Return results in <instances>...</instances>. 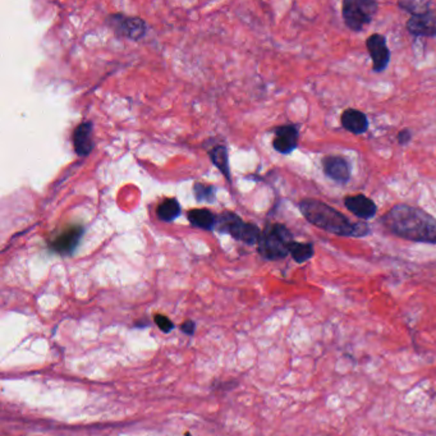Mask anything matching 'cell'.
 Masks as SVG:
<instances>
[{
  "label": "cell",
  "mask_w": 436,
  "mask_h": 436,
  "mask_svg": "<svg viewBox=\"0 0 436 436\" xmlns=\"http://www.w3.org/2000/svg\"><path fill=\"white\" fill-rule=\"evenodd\" d=\"M384 227L408 241L436 244V219L419 208L397 205L382 219Z\"/></svg>",
  "instance_id": "6da1fadb"
},
{
  "label": "cell",
  "mask_w": 436,
  "mask_h": 436,
  "mask_svg": "<svg viewBox=\"0 0 436 436\" xmlns=\"http://www.w3.org/2000/svg\"><path fill=\"white\" fill-rule=\"evenodd\" d=\"M299 210L311 224L324 230L343 237H365L370 233V228L364 223H352L338 210L334 209L323 201L305 199L299 202Z\"/></svg>",
  "instance_id": "7a4b0ae2"
},
{
  "label": "cell",
  "mask_w": 436,
  "mask_h": 436,
  "mask_svg": "<svg viewBox=\"0 0 436 436\" xmlns=\"http://www.w3.org/2000/svg\"><path fill=\"white\" fill-rule=\"evenodd\" d=\"M295 242L293 235L283 224H269L261 232L259 241V253L264 259L275 261L287 257Z\"/></svg>",
  "instance_id": "3957f363"
},
{
  "label": "cell",
  "mask_w": 436,
  "mask_h": 436,
  "mask_svg": "<svg viewBox=\"0 0 436 436\" xmlns=\"http://www.w3.org/2000/svg\"><path fill=\"white\" fill-rule=\"evenodd\" d=\"M215 229L250 246L259 244L261 237L260 228L251 223H244L237 214L230 211H224L219 215Z\"/></svg>",
  "instance_id": "277c9868"
},
{
  "label": "cell",
  "mask_w": 436,
  "mask_h": 436,
  "mask_svg": "<svg viewBox=\"0 0 436 436\" xmlns=\"http://www.w3.org/2000/svg\"><path fill=\"white\" fill-rule=\"evenodd\" d=\"M377 4L373 0H346L343 18L352 31H361L375 16Z\"/></svg>",
  "instance_id": "5b68a950"
},
{
  "label": "cell",
  "mask_w": 436,
  "mask_h": 436,
  "mask_svg": "<svg viewBox=\"0 0 436 436\" xmlns=\"http://www.w3.org/2000/svg\"><path fill=\"white\" fill-rule=\"evenodd\" d=\"M83 233L85 229L82 226H70L64 228L61 233H58L50 241V248L54 252L59 253L61 256L72 255L79 247Z\"/></svg>",
  "instance_id": "8992f818"
},
{
  "label": "cell",
  "mask_w": 436,
  "mask_h": 436,
  "mask_svg": "<svg viewBox=\"0 0 436 436\" xmlns=\"http://www.w3.org/2000/svg\"><path fill=\"white\" fill-rule=\"evenodd\" d=\"M108 23L115 30V32L131 40H140L146 34V23L141 18L112 14L108 18Z\"/></svg>",
  "instance_id": "52a82bcc"
},
{
  "label": "cell",
  "mask_w": 436,
  "mask_h": 436,
  "mask_svg": "<svg viewBox=\"0 0 436 436\" xmlns=\"http://www.w3.org/2000/svg\"><path fill=\"white\" fill-rule=\"evenodd\" d=\"M367 49L370 52V57L373 59V68L375 72H382L388 67V63L390 61V52L386 46V40L384 36L374 34L367 39Z\"/></svg>",
  "instance_id": "ba28073f"
},
{
  "label": "cell",
  "mask_w": 436,
  "mask_h": 436,
  "mask_svg": "<svg viewBox=\"0 0 436 436\" xmlns=\"http://www.w3.org/2000/svg\"><path fill=\"white\" fill-rule=\"evenodd\" d=\"M92 131H94V123L83 122L73 132L72 140L75 152L79 157H88L90 152L94 148V140H92Z\"/></svg>",
  "instance_id": "9c48e42d"
},
{
  "label": "cell",
  "mask_w": 436,
  "mask_h": 436,
  "mask_svg": "<svg viewBox=\"0 0 436 436\" xmlns=\"http://www.w3.org/2000/svg\"><path fill=\"white\" fill-rule=\"evenodd\" d=\"M298 142V130L293 124L281 126L275 130V137L272 141V146L280 154H290L297 148Z\"/></svg>",
  "instance_id": "30bf717a"
},
{
  "label": "cell",
  "mask_w": 436,
  "mask_h": 436,
  "mask_svg": "<svg viewBox=\"0 0 436 436\" xmlns=\"http://www.w3.org/2000/svg\"><path fill=\"white\" fill-rule=\"evenodd\" d=\"M324 172L334 181L346 184L350 178V166L341 157H326L323 160Z\"/></svg>",
  "instance_id": "8fae6325"
},
{
  "label": "cell",
  "mask_w": 436,
  "mask_h": 436,
  "mask_svg": "<svg viewBox=\"0 0 436 436\" xmlns=\"http://www.w3.org/2000/svg\"><path fill=\"white\" fill-rule=\"evenodd\" d=\"M344 204H346V208L352 214H355L358 218L365 219V220L374 218L376 215V211H377L375 202L366 197L365 195L348 196V197H346Z\"/></svg>",
  "instance_id": "7c38bea8"
},
{
  "label": "cell",
  "mask_w": 436,
  "mask_h": 436,
  "mask_svg": "<svg viewBox=\"0 0 436 436\" xmlns=\"http://www.w3.org/2000/svg\"><path fill=\"white\" fill-rule=\"evenodd\" d=\"M412 35L436 36V10H428L421 16H413L407 23Z\"/></svg>",
  "instance_id": "4fadbf2b"
},
{
  "label": "cell",
  "mask_w": 436,
  "mask_h": 436,
  "mask_svg": "<svg viewBox=\"0 0 436 436\" xmlns=\"http://www.w3.org/2000/svg\"><path fill=\"white\" fill-rule=\"evenodd\" d=\"M341 126L355 135L365 133L368 128V121L367 117L362 112L356 109H347L344 113L341 114Z\"/></svg>",
  "instance_id": "5bb4252c"
},
{
  "label": "cell",
  "mask_w": 436,
  "mask_h": 436,
  "mask_svg": "<svg viewBox=\"0 0 436 436\" xmlns=\"http://www.w3.org/2000/svg\"><path fill=\"white\" fill-rule=\"evenodd\" d=\"M187 218L193 227L204 230H212L217 227L218 217H215L209 209H193L188 211Z\"/></svg>",
  "instance_id": "9a60e30c"
},
{
  "label": "cell",
  "mask_w": 436,
  "mask_h": 436,
  "mask_svg": "<svg viewBox=\"0 0 436 436\" xmlns=\"http://www.w3.org/2000/svg\"><path fill=\"white\" fill-rule=\"evenodd\" d=\"M182 212L181 205L177 199H166L159 204L157 209V218L164 223H172L179 218Z\"/></svg>",
  "instance_id": "2e32d148"
},
{
  "label": "cell",
  "mask_w": 436,
  "mask_h": 436,
  "mask_svg": "<svg viewBox=\"0 0 436 436\" xmlns=\"http://www.w3.org/2000/svg\"><path fill=\"white\" fill-rule=\"evenodd\" d=\"M209 157L212 164L218 168L221 175L230 181V169H229V157L228 150L224 145H218L209 151Z\"/></svg>",
  "instance_id": "e0dca14e"
},
{
  "label": "cell",
  "mask_w": 436,
  "mask_h": 436,
  "mask_svg": "<svg viewBox=\"0 0 436 436\" xmlns=\"http://www.w3.org/2000/svg\"><path fill=\"white\" fill-rule=\"evenodd\" d=\"M314 244H299V242L295 241L290 247V255H292L293 260L298 264L310 260L314 256Z\"/></svg>",
  "instance_id": "ac0fdd59"
},
{
  "label": "cell",
  "mask_w": 436,
  "mask_h": 436,
  "mask_svg": "<svg viewBox=\"0 0 436 436\" xmlns=\"http://www.w3.org/2000/svg\"><path fill=\"white\" fill-rule=\"evenodd\" d=\"M195 197L199 202L212 204L215 201V187L210 184H196L193 186Z\"/></svg>",
  "instance_id": "d6986e66"
},
{
  "label": "cell",
  "mask_w": 436,
  "mask_h": 436,
  "mask_svg": "<svg viewBox=\"0 0 436 436\" xmlns=\"http://www.w3.org/2000/svg\"><path fill=\"white\" fill-rule=\"evenodd\" d=\"M430 1H401L398 3V6L401 8L412 13L413 16H421L428 13V7H430Z\"/></svg>",
  "instance_id": "ffe728a7"
},
{
  "label": "cell",
  "mask_w": 436,
  "mask_h": 436,
  "mask_svg": "<svg viewBox=\"0 0 436 436\" xmlns=\"http://www.w3.org/2000/svg\"><path fill=\"white\" fill-rule=\"evenodd\" d=\"M155 323L161 332L169 333L175 328L173 323L164 315H155Z\"/></svg>",
  "instance_id": "44dd1931"
},
{
  "label": "cell",
  "mask_w": 436,
  "mask_h": 436,
  "mask_svg": "<svg viewBox=\"0 0 436 436\" xmlns=\"http://www.w3.org/2000/svg\"><path fill=\"white\" fill-rule=\"evenodd\" d=\"M412 139V133L408 130H403V131L398 133V142L401 145H407Z\"/></svg>",
  "instance_id": "7402d4cb"
},
{
  "label": "cell",
  "mask_w": 436,
  "mask_h": 436,
  "mask_svg": "<svg viewBox=\"0 0 436 436\" xmlns=\"http://www.w3.org/2000/svg\"><path fill=\"white\" fill-rule=\"evenodd\" d=\"M181 329L187 334H193L195 332V323L193 321H186V323L181 326Z\"/></svg>",
  "instance_id": "603a6c76"
}]
</instances>
